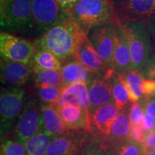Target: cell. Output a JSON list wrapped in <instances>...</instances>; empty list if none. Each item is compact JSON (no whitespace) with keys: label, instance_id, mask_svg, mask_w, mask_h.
I'll use <instances>...</instances> for the list:
<instances>
[{"label":"cell","instance_id":"6da1fadb","mask_svg":"<svg viewBox=\"0 0 155 155\" xmlns=\"http://www.w3.org/2000/svg\"><path fill=\"white\" fill-rule=\"evenodd\" d=\"M86 37V30L70 18L54 26L32 42L36 51L50 52L65 63L74 60L78 48Z\"/></svg>","mask_w":155,"mask_h":155},{"label":"cell","instance_id":"7a4b0ae2","mask_svg":"<svg viewBox=\"0 0 155 155\" xmlns=\"http://www.w3.org/2000/svg\"><path fill=\"white\" fill-rule=\"evenodd\" d=\"M1 32L32 35V0H0Z\"/></svg>","mask_w":155,"mask_h":155},{"label":"cell","instance_id":"3957f363","mask_svg":"<svg viewBox=\"0 0 155 155\" xmlns=\"http://www.w3.org/2000/svg\"><path fill=\"white\" fill-rule=\"evenodd\" d=\"M71 18L86 30L107 23L118 22L111 0H78L69 9Z\"/></svg>","mask_w":155,"mask_h":155},{"label":"cell","instance_id":"277c9868","mask_svg":"<svg viewBox=\"0 0 155 155\" xmlns=\"http://www.w3.org/2000/svg\"><path fill=\"white\" fill-rule=\"evenodd\" d=\"M127 36L131 55V69L142 72L153 53V46L146 23L143 21L119 22Z\"/></svg>","mask_w":155,"mask_h":155},{"label":"cell","instance_id":"5b68a950","mask_svg":"<svg viewBox=\"0 0 155 155\" xmlns=\"http://www.w3.org/2000/svg\"><path fill=\"white\" fill-rule=\"evenodd\" d=\"M33 28L32 36L38 38L59 23L71 18L69 9L56 0H32Z\"/></svg>","mask_w":155,"mask_h":155},{"label":"cell","instance_id":"8992f818","mask_svg":"<svg viewBox=\"0 0 155 155\" xmlns=\"http://www.w3.org/2000/svg\"><path fill=\"white\" fill-rule=\"evenodd\" d=\"M25 95V91L20 88L10 87L2 89L0 95L2 135L10 129L17 118L20 116L24 108Z\"/></svg>","mask_w":155,"mask_h":155},{"label":"cell","instance_id":"52a82bcc","mask_svg":"<svg viewBox=\"0 0 155 155\" xmlns=\"http://www.w3.org/2000/svg\"><path fill=\"white\" fill-rule=\"evenodd\" d=\"M118 22L155 19V0H111Z\"/></svg>","mask_w":155,"mask_h":155},{"label":"cell","instance_id":"ba28073f","mask_svg":"<svg viewBox=\"0 0 155 155\" xmlns=\"http://www.w3.org/2000/svg\"><path fill=\"white\" fill-rule=\"evenodd\" d=\"M36 52L33 42L13 34L1 32L0 53L1 58L9 61L30 64Z\"/></svg>","mask_w":155,"mask_h":155},{"label":"cell","instance_id":"9c48e42d","mask_svg":"<svg viewBox=\"0 0 155 155\" xmlns=\"http://www.w3.org/2000/svg\"><path fill=\"white\" fill-rule=\"evenodd\" d=\"M88 144V132L69 130L53 139L45 155H79Z\"/></svg>","mask_w":155,"mask_h":155},{"label":"cell","instance_id":"30bf717a","mask_svg":"<svg viewBox=\"0 0 155 155\" xmlns=\"http://www.w3.org/2000/svg\"><path fill=\"white\" fill-rule=\"evenodd\" d=\"M42 130H43V128L40 105H39L36 99L31 98L25 104L18 118L15 127L17 140L24 144L27 140Z\"/></svg>","mask_w":155,"mask_h":155},{"label":"cell","instance_id":"8fae6325","mask_svg":"<svg viewBox=\"0 0 155 155\" xmlns=\"http://www.w3.org/2000/svg\"><path fill=\"white\" fill-rule=\"evenodd\" d=\"M115 22L94 27L88 31V38L106 66L113 70Z\"/></svg>","mask_w":155,"mask_h":155},{"label":"cell","instance_id":"7c38bea8","mask_svg":"<svg viewBox=\"0 0 155 155\" xmlns=\"http://www.w3.org/2000/svg\"><path fill=\"white\" fill-rule=\"evenodd\" d=\"M74 60L80 62L94 75L108 79L115 72L109 69L88 40V35L81 42L74 56Z\"/></svg>","mask_w":155,"mask_h":155},{"label":"cell","instance_id":"4fadbf2b","mask_svg":"<svg viewBox=\"0 0 155 155\" xmlns=\"http://www.w3.org/2000/svg\"><path fill=\"white\" fill-rule=\"evenodd\" d=\"M0 70L2 83L14 88H20V86L26 84L32 75V68L29 64L2 58Z\"/></svg>","mask_w":155,"mask_h":155},{"label":"cell","instance_id":"5bb4252c","mask_svg":"<svg viewBox=\"0 0 155 155\" xmlns=\"http://www.w3.org/2000/svg\"><path fill=\"white\" fill-rule=\"evenodd\" d=\"M113 68L116 73L124 74L131 69V55L127 36L119 22H115Z\"/></svg>","mask_w":155,"mask_h":155},{"label":"cell","instance_id":"9a60e30c","mask_svg":"<svg viewBox=\"0 0 155 155\" xmlns=\"http://www.w3.org/2000/svg\"><path fill=\"white\" fill-rule=\"evenodd\" d=\"M88 109L91 114L101 106L114 102L111 83L108 79L95 75L88 84Z\"/></svg>","mask_w":155,"mask_h":155},{"label":"cell","instance_id":"2e32d148","mask_svg":"<svg viewBox=\"0 0 155 155\" xmlns=\"http://www.w3.org/2000/svg\"><path fill=\"white\" fill-rule=\"evenodd\" d=\"M55 108L59 112L68 130L84 131L88 133L93 132L91 114L88 108L74 106Z\"/></svg>","mask_w":155,"mask_h":155},{"label":"cell","instance_id":"e0dca14e","mask_svg":"<svg viewBox=\"0 0 155 155\" xmlns=\"http://www.w3.org/2000/svg\"><path fill=\"white\" fill-rule=\"evenodd\" d=\"M120 111L114 102H112L98 108L91 114L93 131H96L103 141L109 135L112 125Z\"/></svg>","mask_w":155,"mask_h":155},{"label":"cell","instance_id":"ac0fdd59","mask_svg":"<svg viewBox=\"0 0 155 155\" xmlns=\"http://www.w3.org/2000/svg\"><path fill=\"white\" fill-rule=\"evenodd\" d=\"M88 87L86 83H76L63 86L60 98L54 107L74 106L88 108Z\"/></svg>","mask_w":155,"mask_h":155},{"label":"cell","instance_id":"d6986e66","mask_svg":"<svg viewBox=\"0 0 155 155\" xmlns=\"http://www.w3.org/2000/svg\"><path fill=\"white\" fill-rule=\"evenodd\" d=\"M40 112L43 130L53 137H58L69 131L58 110L53 105H40Z\"/></svg>","mask_w":155,"mask_h":155},{"label":"cell","instance_id":"ffe728a7","mask_svg":"<svg viewBox=\"0 0 155 155\" xmlns=\"http://www.w3.org/2000/svg\"><path fill=\"white\" fill-rule=\"evenodd\" d=\"M131 127L129 109L128 108L120 111L112 125L109 135L102 144L106 147H110L127 140L129 137Z\"/></svg>","mask_w":155,"mask_h":155},{"label":"cell","instance_id":"44dd1931","mask_svg":"<svg viewBox=\"0 0 155 155\" xmlns=\"http://www.w3.org/2000/svg\"><path fill=\"white\" fill-rule=\"evenodd\" d=\"M63 86L76 83H89L94 74L80 62L72 60L63 65L60 71Z\"/></svg>","mask_w":155,"mask_h":155},{"label":"cell","instance_id":"7402d4cb","mask_svg":"<svg viewBox=\"0 0 155 155\" xmlns=\"http://www.w3.org/2000/svg\"><path fill=\"white\" fill-rule=\"evenodd\" d=\"M108 79L111 85L114 104L120 111L129 108L131 102V96L122 75L114 72Z\"/></svg>","mask_w":155,"mask_h":155},{"label":"cell","instance_id":"603a6c76","mask_svg":"<svg viewBox=\"0 0 155 155\" xmlns=\"http://www.w3.org/2000/svg\"><path fill=\"white\" fill-rule=\"evenodd\" d=\"M130 94L131 102H137L144 98V77L141 73L130 69L121 74Z\"/></svg>","mask_w":155,"mask_h":155},{"label":"cell","instance_id":"cb8c5ba5","mask_svg":"<svg viewBox=\"0 0 155 155\" xmlns=\"http://www.w3.org/2000/svg\"><path fill=\"white\" fill-rule=\"evenodd\" d=\"M32 68V75L37 86H44L63 87V81L61 73L57 70L45 69L39 68L35 65H30Z\"/></svg>","mask_w":155,"mask_h":155},{"label":"cell","instance_id":"d4e9b609","mask_svg":"<svg viewBox=\"0 0 155 155\" xmlns=\"http://www.w3.org/2000/svg\"><path fill=\"white\" fill-rule=\"evenodd\" d=\"M54 138L44 130L40 131L24 143L27 151L26 155H45Z\"/></svg>","mask_w":155,"mask_h":155},{"label":"cell","instance_id":"484cf974","mask_svg":"<svg viewBox=\"0 0 155 155\" xmlns=\"http://www.w3.org/2000/svg\"><path fill=\"white\" fill-rule=\"evenodd\" d=\"M29 65H35L45 69H52L61 71L62 63L53 53L48 51H36L32 56Z\"/></svg>","mask_w":155,"mask_h":155},{"label":"cell","instance_id":"4316f807","mask_svg":"<svg viewBox=\"0 0 155 155\" xmlns=\"http://www.w3.org/2000/svg\"><path fill=\"white\" fill-rule=\"evenodd\" d=\"M111 155H145L144 144L127 139L123 142L107 147Z\"/></svg>","mask_w":155,"mask_h":155},{"label":"cell","instance_id":"83f0119b","mask_svg":"<svg viewBox=\"0 0 155 155\" xmlns=\"http://www.w3.org/2000/svg\"><path fill=\"white\" fill-rule=\"evenodd\" d=\"M63 87H55L39 85L38 94L40 99L43 104L55 105L61 96Z\"/></svg>","mask_w":155,"mask_h":155},{"label":"cell","instance_id":"f1b7e54d","mask_svg":"<svg viewBox=\"0 0 155 155\" xmlns=\"http://www.w3.org/2000/svg\"><path fill=\"white\" fill-rule=\"evenodd\" d=\"M24 144L19 141L7 140L1 145V155H26Z\"/></svg>","mask_w":155,"mask_h":155},{"label":"cell","instance_id":"f546056e","mask_svg":"<svg viewBox=\"0 0 155 155\" xmlns=\"http://www.w3.org/2000/svg\"><path fill=\"white\" fill-rule=\"evenodd\" d=\"M144 114V111L140 103L138 101L132 103L129 108V119H130L131 124H141Z\"/></svg>","mask_w":155,"mask_h":155},{"label":"cell","instance_id":"4dcf8cb0","mask_svg":"<svg viewBox=\"0 0 155 155\" xmlns=\"http://www.w3.org/2000/svg\"><path fill=\"white\" fill-rule=\"evenodd\" d=\"M147 134V133L141 124L131 125L129 139L136 142L144 144Z\"/></svg>","mask_w":155,"mask_h":155},{"label":"cell","instance_id":"1f68e13d","mask_svg":"<svg viewBox=\"0 0 155 155\" xmlns=\"http://www.w3.org/2000/svg\"><path fill=\"white\" fill-rule=\"evenodd\" d=\"M141 74L146 78L155 81V51L153 52L149 57Z\"/></svg>","mask_w":155,"mask_h":155},{"label":"cell","instance_id":"d6a6232c","mask_svg":"<svg viewBox=\"0 0 155 155\" xmlns=\"http://www.w3.org/2000/svg\"><path fill=\"white\" fill-rule=\"evenodd\" d=\"M81 155H111L107 147L104 145H90L86 147Z\"/></svg>","mask_w":155,"mask_h":155},{"label":"cell","instance_id":"836d02e7","mask_svg":"<svg viewBox=\"0 0 155 155\" xmlns=\"http://www.w3.org/2000/svg\"><path fill=\"white\" fill-rule=\"evenodd\" d=\"M144 114L155 118V96L147 99L141 100L140 102Z\"/></svg>","mask_w":155,"mask_h":155},{"label":"cell","instance_id":"e575fe53","mask_svg":"<svg viewBox=\"0 0 155 155\" xmlns=\"http://www.w3.org/2000/svg\"><path fill=\"white\" fill-rule=\"evenodd\" d=\"M141 126L147 134L152 132V131L155 130V118L145 114L141 122Z\"/></svg>","mask_w":155,"mask_h":155},{"label":"cell","instance_id":"d590c367","mask_svg":"<svg viewBox=\"0 0 155 155\" xmlns=\"http://www.w3.org/2000/svg\"><path fill=\"white\" fill-rule=\"evenodd\" d=\"M144 145L146 150L155 149V130L147 134L144 141Z\"/></svg>","mask_w":155,"mask_h":155},{"label":"cell","instance_id":"8d00e7d4","mask_svg":"<svg viewBox=\"0 0 155 155\" xmlns=\"http://www.w3.org/2000/svg\"><path fill=\"white\" fill-rule=\"evenodd\" d=\"M145 23H146L147 30H148L151 40H152L153 48L155 49V19H151Z\"/></svg>","mask_w":155,"mask_h":155},{"label":"cell","instance_id":"74e56055","mask_svg":"<svg viewBox=\"0 0 155 155\" xmlns=\"http://www.w3.org/2000/svg\"><path fill=\"white\" fill-rule=\"evenodd\" d=\"M61 7L66 9H70L73 7L78 0H56Z\"/></svg>","mask_w":155,"mask_h":155},{"label":"cell","instance_id":"f35d334b","mask_svg":"<svg viewBox=\"0 0 155 155\" xmlns=\"http://www.w3.org/2000/svg\"><path fill=\"white\" fill-rule=\"evenodd\" d=\"M145 155H155V149H152V150H146Z\"/></svg>","mask_w":155,"mask_h":155},{"label":"cell","instance_id":"ab89813d","mask_svg":"<svg viewBox=\"0 0 155 155\" xmlns=\"http://www.w3.org/2000/svg\"><path fill=\"white\" fill-rule=\"evenodd\" d=\"M154 96H155V94H154Z\"/></svg>","mask_w":155,"mask_h":155}]
</instances>
